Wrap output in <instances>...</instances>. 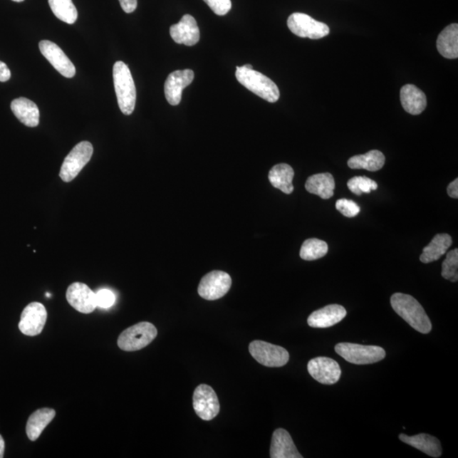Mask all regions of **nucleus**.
Wrapping results in <instances>:
<instances>
[{
	"mask_svg": "<svg viewBox=\"0 0 458 458\" xmlns=\"http://www.w3.org/2000/svg\"><path fill=\"white\" fill-rule=\"evenodd\" d=\"M11 108L16 118L25 126L37 127L39 124L38 105L26 98H19L11 102Z\"/></svg>",
	"mask_w": 458,
	"mask_h": 458,
	"instance_id": "21",
	"label": "nucleus"
},
{
	"mask_svg": "<svg viewBox=\"0 0 458 458\" xmlns=\"http://www.w3.org/2000/svg\"><path fill=\"white\" fill-rule=\"evenodd\" d=\"M336 353L339 354L346 361L365 365L382 361L385 358V350L375 345H362L353 343H340L335 348Z\"/></svg>",
	"mask_w": 458,
	"mask_h": 458,
	"instance_id": "5",
	"label": "nucleus"
},
{
	"mask_svg": "<svg viewBox=\"0 0 458 458\" xmlns=\"http://www.w3.org/2000/svg\"><path fill=\"white\" fill-rule=\"evenodd\" d=\"M11 77V73L7 65L0 61V82H7Z\"/></svg>",
	"mask_w": 458,
	"mask_h": 458,
	"instance_id": "36",
	"label": "nucleus"
},
{
	"mask_svg": "<svg viewBox=\"0 0 458 458\" xmlns=\"http://www.w3.org/2000/svg\"><path fill=\"white\" fill-rule=\"evenodd\" d=\"M113 80L120 110L124 115H131L135 108L136 88L130 70L124 62H115Z\"/></svg>",
	"mask_w": 458,
	"mask_h": 458,
	"instance_id": "2",
	"label": "nucleus"
},
{
	"mask_svg": "<svg viewBox=\"0 0 458 458\" xmlns=\"http://www.w3.org/2000/svg\"><path fill=\"white\" fill-rule=\"evenodd\" d=\"M47 311L39 302L26 306L21 316L19 330L24 335L36 336L41 333L47 320Z\"/></svg>",
	"mask_w": 458,
	"mask_h": 458,
	"instance_id": "11",
	"label": "nucleus"
},
{
	"mask_svg": "<svg viewBox=\"0 0 458 458\" xmlns=\"http://www.w3.org/2000/svg\"><path fill=\"white\" fill-rule=\"evenodd\" d=\"M48 4L58 19L68 24H73L77 21L78 11L73 0H48Z\"/></svg>",
	"mask_w": 458,
	"mask_h": 458,
	"instance_id": "28",
	"label": "nucleus"
},
{
	"mask_svg": "<svg viewBox=\"0 0 458 458\" xmlns=\"http://www.w3.org/2000/svg\"><path fill=\"white\" fill-rule=\"evenodd\" d=\"M399 439L402 442L417 449L430 457L437 458L442 454V444L439 440L428 434H420L415 435V437H408L407 434H401L399 435Z\"/></svg>",
	"mask_w": 458,
	"mask_h": 458,
	"instance_id": "20",
	"label": "nucleus"
},
{
	"mask_svg": "<svg viewBox=\"0 0 458 458\" xmlns=\"http://www.w3.org/2000/svg\"><path fill=\"white\" fill-rule=\"evenodd\" d=\"M437 47L439 54L444 58L457 59L458 57V25L457 24L447 26L439 34Z\"/></svg>",
	"mask_w": 458,
	"mask_h": 458,
	"instance_id": "22",
	"label": "nucleus"
},
{
	"mask_svg": "<svg viewBox=\"0 0 458 458\" xmlns=\"http://www.w3.org/2000/svg\"><path fill=\"white\" fill-rule=\"evenodd\" d=\"M288 29L300 38L320 39L330 34V28L304 13H293L287 21Z\"/></svg>",
	"mask_w": 458,
	"mask_h": 458,
	"instance_id": "8",
	"label": "nucleus"
},
{
	"mask_svg": "<svg viewBox=\"0 0 458 458\" xmlns=\"http://www.w3.org/2000/svg\"><path fill=\"white\" fill-rule=\"evenodd\" d=\"M123 10L126 13L135 11L137 6V0H119Z\"/></svg>",
	"mask_w": 458,
	"mask_h": 458,
	"instance_id": "35",
	"label": "nucleus"
},
{
	"mask_svg": "<svg viewBox=\"0 0 458 458\" xmlns=\"http://www.w3.org/2000/svg\"><path fill=\"white\" fill-rule=\"evenodd\" d=\"M157 336V330L152 323L142 322L124 331L120 335L118 345L125 351H136L146 348Z\"/></svg>",
	"mask_w": 458,
	"mask_h": 458,
	"instance_id": "4",
	"label": "nucleus"
},
{
	"mask_svg": "<svg viewBox=\"0 0 458 458\" xmlns=\"http://www.w3.org/2000/svg\"><path fill=\"white\" fill-rule=\"evenodd\" d=\"M231 286L232 279L229 274L222 271H212L202 279L198 293L204 300H219L229 292Z\"/></svg>",
	"mask_w": 458,
	"mask_h": 458,
	"instance_id": "9",
	"label": "nucleus"
},
{
	"mask_svg": "<svg viewBox=\"0 0 458 458\" xmlns=\"http://www.w3.org/2000/svg\"><path fill=\"white\" fill-rule=\"evenodd\" d=\"M385 157L380 150H370L364 155H355L349 159L348 167L351 169H365L369 172H377L383 168Z\"/></svg>",
	"mask_w": 458,
	"mask_h": 458,
	"instance_id": "27",
	"label": "nucleus"
},
{
	"mask_svg": "<svg viewBox=\"0 0 458 458\" xmlns=\"http://www.w3.org/2000/svg\"><path fill=\"white\" fill-rule=\"evenodd\" d=\"M12 1L17 2V3H21V2H24V0H12Z\"/></svg>",
	"mask_w": 458,
	"mask_h": 458,
	"instance_id": "40",
	"label": "nucleus"
},
{
	"mask_svg": "<svg viewBox=\"0 0 458 458\" xmlns=\"http://www.w3.org/2000/svg\"><path fill=\"white\" fill-rule=\"evenodd\" d=\"M442 277L444 279L450 280L452 282H457L458 280V250L454 249L449 251L446 259L442 264Z\"/></svg>",
	"mask_w": 458,
	"mask_h": 458,
	"instance_id": "31",
	"label": "nucleus"
},
{
	"mask_svg": "<svg viewBox=\"0 0 458 458\" xmlns=\"http://www.w3.org/2000/svg\"><path fill=\"white\" fill-rule=\"evenodd\" d=\"M447 194L449 197L453 199L458 198V179H457L452 182V183L448 185Z\"/></svg>",
	"mask_w": 458,
	"mask_h": 458,
	"instance_id": "37",
	"label": "nucleus"
},
{
	"mask_svg": "<svg viewBox=\"0 0 458 458\" xmlns=\"http://www.w3.org/2000/svg\"><path fill=\"white\" fill-rule=\"evenodd\" d=\"M295 172L293 168L286 163L278 164L271 169L269 179L274 188L281 190L286 194H291L293 191L292 184Z\"/></svg>",
	"mask_w": 458,
	"mask_h": 458,
	"instance_id": "25",
	"label": "nucleus"
},
{
	"mask_svg": "<svg viewBox=\"0 0 458 458\" xmlns=\"http://www.w3.org/2000/svg\"><path fill=\"white\" fill-rule=\"evenodd\" d=\"M452 244V239L450 235L447 234L435 235L428 246L422 250L420 261L422 264H430V262L438 261L440 257L446 254Z\"/></svg>",
	"mask_w": 458,
	"mask_h": 458,
	"instance_id": "26",
	"label": "nucleus"
},
{
	"mask_svg": "<svg viewBox=\"0 0 458 458\" xmlns=\"http://www.w3.org/2000/svg\"><path fill=\"white\" fill-rule=\"evenodd\" d=\"M207 6L212 9V11L217 16H225L228 14L232 3L231 0H204Z\"/></svg>",
	"mask_w": 458,
	"mask_h": 458,
	"instance_id": "33",
	"label": "nucleus"
},
{
	"mask_svg": "<svg viewBox=\"0 0 458 458\" xmlns=\"http://www.w3.org/2000/svg\"><path fill=\"white\" fill-rule=\"evenodd\" d=\"M66 299L73 308L81 313H91L97 308L96 293L85 283L71 284L66 291Z\"/></svg>",
	"mask_w": 458,
	"mask_h": 458,
	"instance_id": "13",
	"label": "nucleus"
},
{
	"mask_svg": "<svg viewBox=\"0 0 458 458\" xmlns=\"http://www.w3.org/2000/svg\"><path fill=\"white\" fill-rule=\"evenodd\" d=\"M346 315L348 313L344 306L337 304L328 305L311 314L308 323L312 328H330L341 322Z\"/></svg>",
	"mask_w": 458,
	"mask_h": 458,
	"instance_id": "17",
	"label": "nucleus"
},
{
	"mask_svg": "<svg viewBox=\"0 0 458 458\" xmlns=\"http://www.w3.org/2000/svg\"><path fill=\"white\" fill-rule=\"evenodd\" d=\"M55 417L56 411L51 408H41L34 412L26 424V431L29 439L32 442L38 439Z\"/></svg>",
	"mask_w": 458,
	"mask_h": 458,
	"instance_id": "23",
	"label": "nucleus"
},
{
	"mask_svg": "<svg viewBox=\"0 0 458 458\" xmlns=\"http://www.w3.org/2000/svg\"><path fill=\"white\" fill-rule=\"evenodd\" d=\"M194 78L192 70L175 71L168 76L164 91L169 104L177 105L182 100L184 88L188 87Z\"/></svg>",
	"mask_w": 458,
	"mask_h": 458,
	"instance_id": "15",
	"label": "nucleus"
},
{
	"mask_svg": "<svg viewBox=\"0 0 458 458\" xmlns=\"http://www.w3.org/2000/svg\"><path fill=\"white\" fill-rule=\"evenodd\" d=\"M348 189L355 195L371 193V191L378 189L375 181L366 176L354 177L348 182Z\"/></svg>",
	"mask_w": 458,
	"mask_h": 458,
	"instance_id": "30",
	"label": "nucleus"
},
{
	"mask_svg": "<svg viewBox=\"0 0 458 458\" xmlns=\"http://www.w3.org/2000/svg\"><path fill=\"white\" fill-rule=\"evenodd\" d=\"M271 458H302L291 434L283 429L276 430L270 448Z\"/></svg>",
	"mask_w": 458,
	"mask_h": 458,
	"instance_id": "18",
	"label": "nucleus"
},
{
	"mask_svg": "<svg viewBox=\"0 0 458 458\" xmlns=\"http://www.w3.org/2000/svg\"><path fill=\"white\" fill-rule=\"evenodd\" d=\"M328 251L326 242L318 239H308L302 244L300 256L305 261H315L326 256Z\"/></svg>",
	"mask_w": 458,
	"mask_h": 458,
	"instance_id": "29",
	"label": "nucleus"
},
{
	"mask_svg": "<svg viewBox=\"0 0 458 458\" xmlns=\"http://www.w3.org/2000/svg\"><path fill=\"white\" fill-rule=\"evenodd\" d=\"M400 97L404 110L409 114L420 115L426 108L425 93L412 84L404 85L400 92Z\"/></svg>",
	"mask_w": 458,
	"mask_h": 458,
	"instance_id": "19",
	"label": "nucleus"
},
{
	"mask_svg": "<svg viewBox=\"0 0 458 458\" xmlns=\"http://www.w3.org/2000/svg\"><path fill=\"white\" fill-rule=\"evenodd\" d=\"M93 153V148L90 142H80L65 158L61 168V179L66 183L74 180L90 161Z\"/></svg>",
	"mask_w": 458,
	"mask_h": 458,
	"instance_id": "6",
	"label": "nucleus"
},
{
	"mask_svg": "<svg viewBox=\"0 0 458 458\" xmlns=\"http://www.w3.org/2000/svg\"><path fill=\"white\" fill-rule=\"evenodd\" d=\"M335 207L342 215L346 217H355L361 212L358 204L353 201H350V199H339L335 204Z\"/></svg>",
	"mask_w": 458,
	"mask_h": 458,
	"instance_id": "32",
	"label": "nucleus"
},
{
	"mask_svg": "<svg viewBox=\"0 0 458 458\" xmlns=\"http://www.w3.org/2000/svg\"><path fill=\"white\" fill-rule=\"evenodd\" d=\"M391 306L409 326L421 333H429L432 330L428 315L415 297L402 293H395L390 299Z\"/></svg>",
	"mask_w": 458,
	"mask_h": 458,
	"instance_id": "1",
	"label": "nucleus"
},
{
	"mask_svg": "<svg viewBox=\"0 0 458 458\" xmlns=\"http://www.w3.org/2000/svg\"><path fill=\"white\" fill-rule=\"evenodd\" d=\"M308 369L310 375L323 385H333L340 379L339 363L331 358L320 357L310 360Z\"/></svg>",
	"mask_w": 458,
	"mask_h": 458,
	"instance_id": "12",
	"label": "nucleus"
},
{
	"mask_svg": "<svg viewBox=\"0 0 458 458\" xmlns=\"http://www.w3.org/2000/svg\"><path fill=\"white\" fill-rule=\"evenodd\" d=\"M97 306L101 308H109L115 301V296L113 291L100 290L96 293Z\"/></svg>",
	"mask_w": 458,
	"mask_h": 458,
	"instance_id": "34",
	"label": "nucleus"
},
{
	"mask_svg": "<svg viewBox=\"0 0 458 458\" xmlns=\"http://www.w3.org/2000/svg\"><path fill=\"white\" fill-rule=\"evenodd\" d=\"M4 440L1 435H0V458L4 457Z\"/></svg>",
	"mask_w": 458,
	"mask_h": 458,
	"instance_id": "38",
	"label": "nucleus"
},
{
	"mask_svg": "<svg viewBox=\"0 0 458 458\" xmlns=\"http://www.w3.org/2000/svg\"><path fill=\"white\" fill-rule=\"evenodd\" d=\"M170 35L177 43L187 46H195L199 41V29L192 16L184 15L179 24L170 28Z\"/></svg>",
	"mask_w": 458,
	"mask_h": 458,
	"instance_id": "16",
	"label": "nucleus"
},
{
	"mask_svg": "<svg viewBox=\"0 0 458 458\" xmlns=\"http://www.w3.org/2000/svg\"><path fill=\"white\" fill-rule=\"evenodd\" d=\"M238 81L247 90L270 103H275L280 97L279 90L276 83L265 75L246 66H237L235 73Z\"/></svg>",
	"mask_w": 458,
	"mask_h": 458,
	"instance_id": "3",
	"label": "nucleus"
},
{
	"mask_svg": "<svg viewBox=\"0 0 458 458\" xmlns=\"http://www.w3.org/2000/svg\"><path fill=\"white\" fill-rule=\"evenodd\" d=\"M305 187L311 194L318 195L323 199H331L335 188V179L331 173H318L309 177Z\"/></svg>",
	"mask_w": 458,
	"mask_h": 458,
	"instance_id": "24",
	"label": "nucleus"
},
{
	"mask_svg": "<svg viewBox=\"0 0 458 458\" xmlns=\"http://www.w3.org/2000/svg\"><path fill=\"white\" fill-rule=\"evenodd\" d=\"M39 50L42 55L50 61L54 68L65 78H72L76 74L73 62L66 56L63 51L55 43L43 40L39 43Z\"/></svg>",
	"mask_w": 458,
	"mask_h": 458,
	"instance_id": "14",
	"label": "nucleus"
},
{
	"mask_svg": "<svg viewBox=\"0 0 458 458\" xmlns=\"http://www.w3.org/2000/svg\"><path fill=\"white\" fill-rule=\"evenodd\" d=\"M244 66H246V68L248 69H253L252 66L250 64L244 65Z\"/></svg>",
	"mask_w": 458,
	"mask_h": 458,
	"instance_id": "39",
	"label": "nucleus"
},
{
	"mask_svg": "<svg viewBox=\"0 0 458 458\" xmlns=\"http://www.w3.org/2000/svg\"><path fill=\"white\" fill-rule=\"evenodd\" d=\"M46 296H47L48 297H51V293H46Z\"/></svg>",
	"mask_w": 458,
	"mask_h": 458,
	"instance_id": "41",
	"label": "nucleus"
},
{
	"mask_svg": "<svg viewBox=\"0 0 458 458\" xmlns=\"http://www.w3.org/2000/svg\"><path fill=\"white\" fill-rule=\"evenodd\" d=\"M193 406L197 415L204 421L214 419L220 411L219 398L214 390L207 385H199L195 389Z\"/></svg>",
	"mask_w": 458,
	"mask_h": 458,
	"instance_id": "10",
	"label": "nucleus"
},
{
	"mask_svg": "<svg viewBox=\"0 0 458 458\" xmlns=\"http://www.w3.org/2000/svg\"><path fill=\"white\" fill-rule=\"evenodd\" d=\"M249 350L253 358L266 367H283L290 360V354L286 349L262 340L252 341Z\"/></svg>",
	"mask_w": 458,
	"mask_h": 458,
	"instance_id": "7",
	"label": "nucleus"
}]
</instances>
